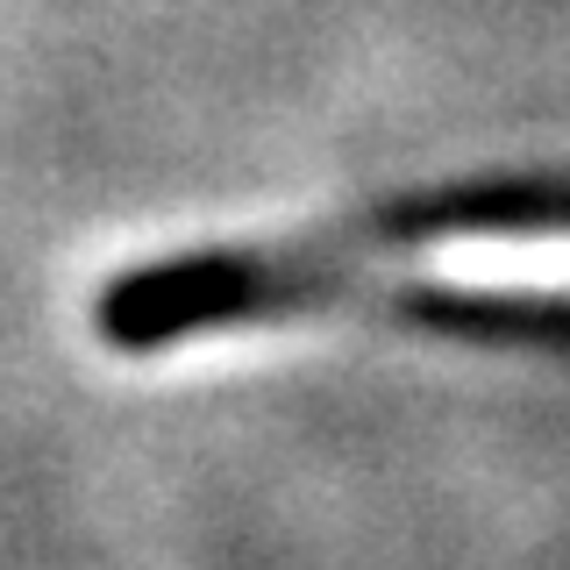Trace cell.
<instances>
[{"label": "cell", "mask_w": 570, "mask_h": 570, "mask_svg": "<svg viewBox=\"0 0 570 570\" xmlns=\"http://www.w3.org/2000/svg\"><path fill=\"white\" fill-rule=\"evenodd\" d=\"M314 307H379L406 314L478 343H542L570 350V293H456V285H379L350 278L343 264H321L307 249H186L107 278L100 335L115 350H165L200 328H243V321L314 314Z\"/></svg>", "instance_id": "cell-1"}, {"label": "cell", "mask_w": 570, "mask_h": 570, "mask_svg": "<svg viewBox=\"0 0 570 570\" xmlns=\"http://www.w3.org/2000/svg\"><path fill=\"white\" fill-rule=\"evenodd\" d=\"M463 236H570V171H528V178H471V186L400 193L350 222L299 243L307 257H356V249H421V243H463Z\"/></svg>", "instance_id": "cell-2"}]
</instances>
